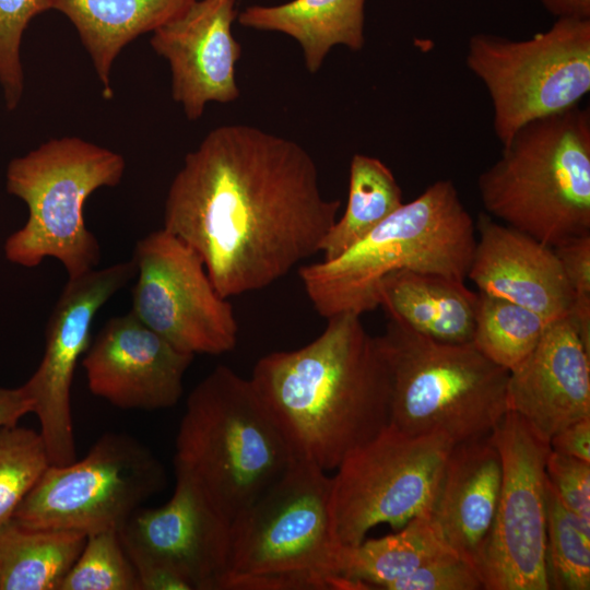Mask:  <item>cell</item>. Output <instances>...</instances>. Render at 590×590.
<instances>
[{
	"mask_svg": "<svg viewBox=\"0 0 590 590\" xmlns=\"http://www.w3.org/2000/svg\"><path fill=\"white\" fill-rule=\"evenodd\" d=\"M341 202L321 193L297 142L248 125L212 129L169 186L163 228L228 298L270 286L319 252Z\"/></svg>",
	"mask_w": 590,
	"mask_h": 590,
	"instance_id": "1",
	"label": "cell"
},
{
	"mask_svg": "<svg viewBox=\"0 0 590 590\" xmlns=\"http://www.w3.org/2000/svg\"><path fill=\"white\" fill-rule=\"evenodd\" d=\"M249 379L291 455L327 472L390 421L387 366L355 314L328 318L322 333L297 350L259 358Z\"/></svg>",
	"mask_w": 590,
	"mask_h": 590,
	"instance_id": "2",
	"label": "cell"
},
{
	"mask_svg": "<svg viewBox=\"0 0 590 590\" xmlns=\"http://www.w3.org/2000/svg\"><path fill=\"white\" fill-rule=\"evenodd\" d=\"M475 224L451 180L427 187L332 260L298 271L316 311L362 316L379 307V285L401 270L464 281L476 241Z\"/></svg>",
	"mask_w": 590,
	"mask_h": 590,
	"instance_id": "3",
	"label": "cell"
},
{
	"mask_svg": "<svg viewBox=\"0 0 590 590\" xmlns=\"http://www.w3.org/2000/svg\"><path fill=\"white\" fill-rule=\"evenodd\" d=\"M332 476L291 457L283 473L233 521L221 590H350L331 508Z\"/></svg>",
	"mask_w": 590,
	"mask_h": 590,
	"instance_id": "4",
	"label": "cell"
},
{
	"mask_svg": "<svg viewBox=\"0 0 590 590\" xmlns=\"http://www.w3.org/2000/svg\"><path fill=\"white\" fill-rule=\"evenodd\" d=\"M290 449L250 379L216 366L190 392L175 442V475L231 521L285 470Z\"/></svg>",
	"mask_w": 590,
	"mask_h": 590,
	"instance_id": "5",
	"label": "cell"
},
{
	"mask_svg": "<svg viewBox=\"0 0 590 590\" xmlns=\"http://www.w3.org/2000/svg\"><path fill=\"white\" fill-rule=\"evenodd\" d=\"M477 188L489 214L545 245L590 234L589 108L523 125Z\"/></svg>",
	"mask_w": 590,
	"mask_h": 590,
	"instance_id": "6",
	"label": "cell"
},
{
	"mask_svg": "<svg viewBox=\"0 0 590 590\" xmlns=\"http://www.w3.org/2000/svg\"><path fill=\"white\" fill-rule=\"evenodd\" d=\"M390 384L389 424L452 444L492 434L508 411L509 371L472 342L444 343L390 319L376 337Z\"/></svg>",
	"mask_w": 590,
	"mask_h": 590,
	"instance_id": "7",
	"label": "cell"
},
{
	"mask_svg": "<svg viewBox=\"0 0 590 590\" xmlns=\"http://www.w3.org/2000/svg\"><path fill=\"white\" fill-rule=\"evenodd\" d=\"M125 168L122 155L79 137L51 139L13 158L7 190L26 203L28 216L7 238L5 258L25 268L54 258L69 279L96 269L101 247L86 227L84 204L97 189L118 185Z\"/></svg>",
	"mask_w": 590,
	"mask_h": 590,
	"instance_id": "8",
	"label": "cell"
},
{
	"mask_svg": "<svg viewBox=\"0 0 590 590\" xmlns=\"http://www.w3.org/2000/svg\"><path fill=\"white\" fill-rule=\"evenodd\" d=\"M467 66L485 85L506 145L527 122L563 111L590 91V19H557L524 40L476 34Z\"/></svg>",
	"mask_w": 590,
	"mask_h": 590,
	"instance_id": "9",
	"label": "cell"
},
{
	"mask_svg": "<svg viewBox=\"0 0 590 590\" xmlns=\"http://www.w3.org/2000/svg\"><path fill=\"white\" fill-rule=\"evenodd\" d=\"M166 481L165 468L150 448L131 435L109 432L83 459L49 464L12 519L85 535L119 530Z\"/></svg>",
	"mask_w": 590,
	"mask_h": 590,
	"instance_id": "10",
	"label": "cell"
},
{
	"mask_svg": "<svg viewBox=\"0 0 590 590\" xmlns=\"http://www.w3.org/2000/svg\"><path fill=\"white\" fill-rule=\"evenodd\" d=\"M453 445L439 435H410L388 424L350 452L332 476L339 543L355 546L378 524L399 530L430 512Z\"/></svg>",
	"mask_w": 590,
	"mask_h": 590,
	"instance_id": "11",
	"label": "cell"
},
{
	"mask_svg": "<svg viewBox=\"0 0 590 590\" xmlns=\"http://www.w3.org/2000/svg\"><path fill=\"white\" fill-rule=\"evenodd\" d=\"M131 311L176 349L219 355L235 349L232 305L215 290L201 258L164 228L138 240Z\"/></svg>",
	"mask_w": 590,
	"mask_h": 590,
	"instance_id": "12",
	"label": "cell"
},
{
	"mask_svg": "<svg viewBox=\"0 0 590 590\" xmlns=\"http://www.w3.org/2000/svg\"><path fill=\"white\" fill-rule=\"evenodd\" d=\"M503 467L483 568L486 590H548L545 462L550 440L514 411L491 434Z\"/></svg>",
	"mask_w": 590,
	"mask_h": 590,
	"instance_id": "13",
	"label": "cell"
},
{
	"mask_svg": "<svg viewBox=\"0 0 590 590\" xmlns=\"http://www.w3.org/2000/svg\"><path fill=\"white\" fill-rule=\"evenodd\" d=\"M137 274L131 259L68 279L46 327L43 358L22 386L39 422L50 464L76 460L71 385L76 364L92 342L98 310Z\"/></svg>",
	"mask_w": 590,
	"mask_h": 590,
	"instance_id": "14",
	"label": "cell"
},
{
	"mask_svg": "<svg viewBox=\"0 0 590 590\" xmlns=\"http://www.w3.org/2000/svg\"><path fill=\"white\" fill-rule=\"evenodd\" d=\"M232 521L188 479L176 475L170 499L137 509L119 529L128 556L157 560L191 590H221L228 570Z\"/></svg>",
	"mask_w": 590,
	"mask_h": 590,
	"instance_id": "15",
	"label": "cell"
},
{
	"mask_svg": "<svg viewBox=\"0 0 590 590\" xmlns=\"http://www.w3.org/2000/svg\"><path fill=\"white\" fill-rule=\"evenodd\" d=\"M194 355L182 352L131 310L107 320L84 354L90 391L123 410L174 406Z\"/></svg>",
	"mask_w": 590,
	"mask_h": 590,
	"instance_id": "16",
	"label": "cell"
},
{
	"mask_svg": "<svg viewBox=\"0 0 590 590\" xmlns=\"http://www.w3.org/2000/svg\"><path fill=\"white\" fill-rule=\"evenodd\" d=\"M236 0H194L180 15L152 33L153 50L167 60L172 96L189 120L211 102L239 97L236 62L241 46L232 32Z\"/></svg>",
	"mask_w": 590,
	"mask_h": 590,
	"instance_id": "17",
	"label": "cell"
},
{
	"mask_svg": "<svg viewBox=\"0 0 590 590\" xmlns=\"http://www.w3.org/2000/svg\"><path fill=\"white\" fill-rule=\"evenodd\" d=\"M507 402L548 440L590 416V352L569 316L547 323L532 352L509 370Z\"/></svg>",
	"mask_w": 590,
	"mask_h": 590,
	"instance_id": "18",
	"label": "cell"
},
{
	"mask_svg": "<svg viewBox=\"0 0 590 590\" xmlns=\"http://www.w3.org/2000/svg\"><path fill=\"white\" fill-rule=\"evenodd\" d=\"M468 271L480 293L541 316L547 323L569 316L574 294L553 247L481 213Z\"/></svg>",
	"mask_w": 590,
	"mask_h": 590,
	"instance_id": "19",
	"label": "cell"
},
{
	"mask_svg": "<svg viewBox=\"0 0 590 590\" xmlns=\"http://www.w3.org/2000/svg\"><path fill=\"white\" fill-rule=\"evenodd\" d=\"M502 479V458L491 434L455 444L429 512L446 543L482 581Z\"/></svg>",
	"mask_w": 590,
	"mask_h": 590,
	"instance_id": "20",
	"label": "cell"
},
{
	"mask_svg": "<svg viewBox=\"0 0 590 590\" xmlns=\"http://www.w3.org/2000/svg\"><path fill=\"white\" fill-rule=\"evenodd\" d=\"M379 307L416 333L444 343L472 342L479 293L464 281L401 270L382 280Z\"/></svg>",
	"mask_w": 590,
	"mask_h": 590,
	"instance_id": "21",
	"label": "cell"
},
{
	"mask_svg": "<svg viewBox=\"0 0 590 590\" xmlns=\"http://www.w3.org/2000/svg\"><path fill=\"white\" fill-rule=\"evenodd\" d=\"M49 10L66 15L76 28L110 99L111 68L126 45L180 15L194 0H47Z\"/></svg>",
	"mask_w": 590,
	"mask_h": 590,
	"instance_id": "22",
	"label": "cell"
},
{
	"mask_svg": "<svg viewBox=\"0 0 590 590\" xmlns=\"http://www.w3.org/2000/svg\"><path fill=\"white\" fill-rule=\"evenodd\" d=\"M366 0H292L276 5H249L238 15L247 28L283 33L295 39L310 73L322 66L338 45L358 51L364 47Z\"/></svg>",
	"mask_w": 590,
	"mask_h": 590,
	"instance_id": "23",
	"label": "cell"
},
{
	"mask_svg": "<svg viewBox=\"0 0 590 590\" xmlns=\"http://www.w3.org/2000/svg\"><path fill=\"white\" fill-rule=\"evenodd\" d=\"M456 554L429 512L411 519L398 532L343 546L339 575L353 590H390L426 563Z\"/></svg>",
	"mask_w": 590,
	"mask_h": 590,
	"instance_id": "24",
	"label": "cell"
},
{
	"mask_svg": "<svg viewBox=\"0 0 590 590\" xmlns=\"http://www.w3.org/2000/svg\"><path fill=\"white\" fill-rule=\"evenodd\" d=\"M86 535L11 519L0 527V590H59Z\"/></svg>",
	"mask_w": 590,
	"mask_h": 590,
	"instance_id": "25",
	"label": "cell"
},
{
	"mask_svg": "<svg viewBox=\"0 0 590 590\" xmlns=\"http://www.w3.org/2000/svg\"><path fill=\"white\" fill-rule=\"evenodd\" d=\"M402 204V190L391 169L377 157L354 154L347 204L320 245L322 260L339 257Z\"/></svg>",
	"mask_w": 590,
	"mask_h": 590,
	"instance_id": "26",
	"label": "cell"
},
{
	"mask_svg": "<svg viewBox=\"0 0 590 590\" xmlns=\"http://www.w3.org/2000/svg\"><path fill=\"white\" fill-rule=\"evenodd\" d=\"M546 326L532 310L479 292L472 343L509 371L532 352Z\"/></svg>",
	"mask_w": 590,
	"mask_h": 590,
	"instance_id": "27",
	"label": "cell"
},
{
	"mask_svg": "<svg viewBox=\"0 0 590 590\" xmlns=\"http://www.w3.org/2000/svg\"><path fill=\"white\" fill-rule=\"evenodd\" d=\"M546 560L551 589H590V526L545 481Z\"/></svg>",
	"mask_w": 590,
	"mask_h": 590,
	"instance_id": "28",
	"label": "cell"
},
{
	"mask_svg": "<svg viewBox=\"0 0 590 590\" xmlns=\"http://www.w3.org/2000/svg\"><path fill=\"white\" fill-rule=\"evenodd\" d=\"M50 464L39 432L16 425L0 427V527Z\"/></svg>",
	"mask_w": 590,
	"mask_h": 590,
	"instance_id": "29",
	"label": "cell"
},
{
	"mask_svg": "<svg viewBox=\"0 0 590 590\" xmlns=\"http://www.w3.org/2000/svg\"><path fill=\"white\" fill-rule=\"evenodd\" d=\"M59 590H140L119 530L108 529L86 535L85 544Z\"/></svg>",
	"mask_w": 590,
	"mask_h": 590,
	"instance_id": "30",
	"label": "cell"
},
{
	"mask_svg": "<svg viewBox=\"0 0 590 590\" xmlns=\"http://www.w3.org/2000/svg\"><path fill=\"white\" fill-rule=\"evenodd\" d=\"M49 10L47 0H0V85L9 110L16 108L24 92L21 43L28 23Z\"/></svg>",
	"mask_w": 590,
	"mask_h": 590,
	"instance_id": "31",
	"label": "cell"
},
{
	"mask_svg": "<svg viewBox=\"0 0 590 590\" xmlns=\"http://www.w3.org/2000/svg\"><path fill=\"white\" fill-rule=\"evenodd\" d=\"M574 294L569 312L581 341L590 343V234L553 247Z\"/></svg>",
	"mask_w": 590,
	"mask_h": 590,
	"instance_id": "32",
	"label": "cell"
},
{
	"mask_svg": "<svg viewBox=\"0 0 590 590\" xmlns=\"http://www.w3.org/2000/svg\"><path fill=\"white\" fill-rule=\"evenodd\" d=\"M545 474L564 505L590 526V463L550 450Z\"/></svg>",
	"mask_w": 590,
	"mask_h": 590,
	"instance_id": "33",
	"label": "cell"
},
{
	"mask_svg": "<svg viewBox=\"0 0 590 590\" xmlns=\"http://www.w3.org/2000/svg\"><path fill=\"white\" fill-rule=\"evenodd\" d=\"M484 583L477 571L457 554L433 559L390 590H480Z\"/></svg>",
	"mask_w": 590,
	"mask_h": 590,
	"instance_id": "34",
	"label": "cell"
},
{
	"mask_svg": "<svg viewBox=\"0 0 590 590\" xmlns=\"http://www.w3.org/2000/svg\"><path fill=\"white\" fill-rule=\"evenodd\" d=\"M552 451L590 463V416L580 418L550 438Z\"/></svg>",
	"mask_w": 590,
	"mask_h": 590,
	"instance_id": "35",
	"label": "cell"
},
{
	"mask_svg": "<svg viewBox=\"0 0 590 590\" xmlns=\"http://www.w3.org/2000/svg\"><path fill=\"white\" fill-rule=\"evenodd\" d=\"M32 402L23 387H0V427L16 425L19 420L32 413Z\"/></svg>",
	"mask_w": 590,
	"mask_h": 590,
	"instance_id": "36",
	"label": "cell"
},
{
	"mask_svg": "<svg viewBox=\"0 0 590 590\" xmlns=\"http://www.w3.org/2000/svg\"><path fill=\"white\" fill-rule=\"evenodd\" d=\"M557 19H590V0H540Z\"/></svg>",
	"mask_w": 590,
	"mask_h": 590,
	"instance_id": "37",
	"label": "cell"
}]
</instances>
